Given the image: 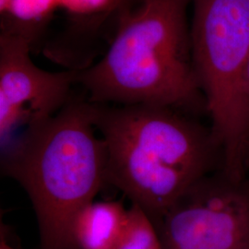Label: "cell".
Masks as SVG:
<instances>
[{
	"label": "cell",
	"mask_w": 249,
	"mask_h": 249,
	"mask_svg": "<svg viewBox=\"0 0 249 249\" xmlns=\"http://www.w3.org/2000/svg\"><path fill=\"white\" fill-rule=\"evenodd\" d=\"M95 105L107 153V182L157 220L198 180L223 170L211 128L178 110L146 105Z\"/></svg>",
	"instance_id": "6da1fadb"
},
{
	"label": "cell",
	"mask_w": 249,
	"mask_h": 249,
	"mask_svg": "<svg viewBox=\"0 0 249 249\" xmlns=\"http://www.w3.org/2000/svg\"><path fill=\"white\" fill-rule=\"evenodd\" d=\"M190 2L138 0L123 11L107 53L78 72L89 102L207 111L193 65Z\"/></svg>",
	"instance_id": "7a4b0ae2"
},
{
	"label": "cell",
	"mask_w": 249,
	"mask_h": 249,
	"mask_svg": "<svg viewBox=\"0 0 249 249\" xmlns=\"http://www.w3.org/2000/svg\"><path fill=\"white\" fill-rule=\"evenodd\" d=\"M97 132L95 105L70 100L2 155L4 171L32 201L41 249H75L74 221L107 182L106 148Z\"/></svg>",
	"instance_id": "3957f363"
},
{
	"label": "cell",
	"mask_w": 249,
	"mask_h": 249,
	"mask_svg": "<svg viewBox=\"0 0 249 249\" xmlns=\"http://www.w3.org/2000/svg\"><path fill=\"white\" fill-rule=\"evenodd\" d=\"M192 56L223 172L248 178L244 74L249 53V0H192Z\"/></svg>",
	"instance_id": "277c9868"
},
{
	"label": "cell",
	"mask_w": 249,
	"mask_h": 249,
	"mask_svg": "<svg viewBox=\"0 0 249 249\" xmlns=\"http://www.w3.org/2000/svg\"><path fill=\"white\" fill-rule=\"evenodd\" d=\"M153 223L163 249H249V178L210 174Z\"/></svg>",
	"instance_id": "5b68a950"
},
{
	"label": "cell",
	"mask_w": 249,
	"mask_h": 249,
	"mask_svg": "<svg viewBox=\"0 0 249 249\" xmlns=\"http://www.w3.org/2000/svg\"><path fill=\"white\" fill-rule=\"evenodd\" d=\"M32 41L2 31L0 36V146L14 149L70 102L77 71L50 72L33 62Z\"/></svg>",
	"instance_id": "8992f818"
},
{
	"label": "cell",
	"mask_w": 249,
	"mask_h": 249,
	"mask_svg": "<svg viewBox=\"0 0 249 249\" xmlns=\"http://www.w3.org/2000/svg\"><path fill=\"white\" fill-rule=\"evenodd\" d=\"M128 210L118 201H91L77 215L72 228L75 249H115L124 233Z\"/></svg>",
	"instance_id": "52a82bcc"
},
{
	"label": "cell",
	"mask_w": 249,
	"mask_h": 249,
	"mask_svg": "<svg viewBox=\"0 0 249 249\" xmlns=\"http://www.w3.org/2000/svg\"><path fill=\"white\" fill-rule=\"evenodd\" d=\"M58 8L59 0H0L2 31L22 35L33 42L36 32Z\"/></svg>",
	"instance_id": "ba28073f"
},
{
	"label": "cell",
	"mask_w": 249,
	"mask_h": 249,
	"mask_svg": "<svg viewBox=\"0 0 249 249\" xmlns=\"http://www.w3.org/2000/svg\"><path fill=\"white\" fill-rule=\"evenodd\" d=\"M115 249H163L155 224L139 205L128 209L124 233Z\"/></svg>",
	"instance_id": "9c48e42d"
},
{
	"label": "cell",
	"mask_w": 249,
	"mask_h": 249,
	"mask_svg": "<svg viewBox=\"0 0 249 249\" xmlns=\"http://www.w3.org/2000/svg\"><path fill=\"white\" fill-rule=\"evenodd\" d=\"M126 0H59V7L74 15H92L111 12Z\"/></svg>",
	"instance_id": "30bf717a"
},
{
	"label": "cell",
	"mask_w": 249,
	"mask_h": 249,
	"mask_svg": "<svg viewBox=\"0 0 249 249\" xmlns=\"http://www.w3.org/2000/svg\"><path fill=\"white\" fill-rule=\"evenodd\" d=\"M244 99L247 116V150L249 163V53L244 74Z\"/></svg>",
	"instance_id": "8fae6325"
},
{
	"label": "cell",
	"mask_w": 249,
	"mask_h": 249,
	"mask_svg": "<svg viewBox=\"0 0 249 249\" xmlns=\"http://www.w3.org/2000/svg\"><path fill=\"white\" fill-rule=\"evenodd\" d=\"M0 249H14L13 247H11L10 245H9L8 243H7V241L6 239L4 238V236H3V234H2V236H1V244H0Z\"/></svg>",
	"instance_id": "7c38bea8"
}]
</instances>
